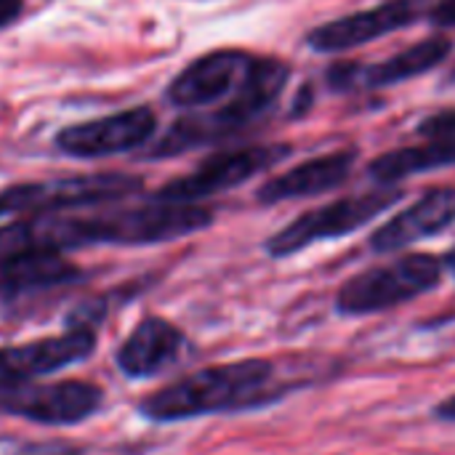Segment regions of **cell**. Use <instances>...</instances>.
I'll use <instances>...</instances> for the list:
<instances>
[{"mask_svg":"<svg viewBox=\"0 0 455 455\" xmlns=\"http://www.w3.org/2000/svg\"><path fill=\"white\" fill-rule=\"evenodd\" d=\"M280 368L272 360H237L189 373L141 403L152 421H184L211 413H243L277 403L288 387L277 384Z\"/></svg>","mask_w":455,"mask_h":455,"instance_id":"1","label":"cell"},{"mask_svg":"<svg viewBox=\"0 0 455 455\" xmlns=\"http://www.w3.org/2000/svg\"><path fill=\"white\" fill-rule=\"evenodd\" d=\"M443 272L445 261L432 253H411L392 264L371 267L341 285L336 309L347 317H365L395 309L437 288Z\"/></svg>","mask_w":455,"mask_h":455,"instance_id":"2","label":"cell"},{"mask_svg":"<svg viewBox=\"0 0 455 455\" xmlns=\"http://www.w3.org/2000/svg\"><path fill=\"white\" fill-rule=\"evenodd\" d=\"M400 200H403L400 189H381V192H365L357 197H341L323 208L307 211L267 240V253L272 259H288L315 243L352 235L363 229L365 224H371L376 216L387 213Z\"/></svg>","mask_w":455,"mask_h":455,"instance_id":"3","label":"cell"},{"mask_svg":"<svg viewBox=\"0 0 455 455\" xmlns=\"http://www.w3.org/2000/svg\"><path fill=\"white\" fill-rule=\"evenodd\" d=\"M139 189H141V179L131 173H91V176L16 184L0 192V216L3 213H56L64 208L99 205V203L128 197Z\"/></svg>","mask_w":455,"mask_h":455,"instance_id":"4","label":"cell"},{"mask_svg":"<svg viewBox=\"0 0 455 455\" xmlns=\"http://www.w3.org/2000/svg\"><path fill=\"white\" fill-rule=\"evenodd\" d=\"M291 155L288 144H264V147H243L232 152H219L208 157L195 173L184 179H173L165 187L155 192V203H179V205H195L203 197L235 189L245 181H251L256 173L275 168Z\"/></svg>","mask_w":455,"mask_h":455,"instance_id":"5","label":"cell"},{"mask_svg":"<svg viewBox=\"0 0 455 455\" xmlns=\"http://www.w3.org/2000/svg\"><path fill=\"white\" fill-rule=\"evenodd\" d=\"M213 224V213L200 205L179 203H155L136 211H123L112 216L88 219L91 243H115V245H152L187 237Z\"/></svg>","mask_w":455,"mask_h":455,"instance_id":"6","label":"cell"},{"mask_svg":"<svg viewBox=\"0 0 455 455\" xmlns=\"http://www.w3.org/2000/svg\"><path fill=\"white\" fill-rule=\"evenodd\" d=\"M101 389L88 381H59V384H16L0 389V411L48 424L64 427L77 424L99 411Z\"/></svg>","mask_w":455,"mask_h":455,"instance_id":"7","label":"cell"},{"mask_svg":"<svg viewBox=\"0 0 455 455\" xmlns=\"http://www.w3.org/2000/svg\"><path fill=\"white\" fill-rule=\"evenodd\" d=\"M424 13H429V0H387L376 8L357 11L333 19L323 27H315L307 35V43L317 53H341L371 40L387 37L397 29H405Z\"/></svg>","mask_w":455,"mask_h":455,"instance_id":"8","label":"cell"},{"mask_svg":"<svg viewBox=\"0 0 455 455\" xmlns=\"http://www.w3.org/2000/svg\"><path fill=\"white\" fill-rule=\"evenodd\" d=\"M157 128V117L149 107H133L109 117L69 125L56 136L59 152L69 157H107L141 147Z\"/></svg>","mask_w":455,"mask_h":455,"instance_id":"9","label":"cell"},{"mask_svg":"<svg viewBox=\"0 0 455 455\" xmlns=\"http://www.w3.org/2000/svg\"><path fill=\"white\" fill-rule=\"evenodd\" d=\"M256 56L245 51H211L195 59L168 88V101L184 109H197L232 96L248 77Z\"/></svg>","mask_w":455,"mask_h":455,"instance_id":"10","label":"cell"},{"mask_svg":"<svg viewBox=\"0 0 455 455\" xmlns=\"http://www.w3.org/2000/svg\"><path fill=\"white\" fill-rule=\"evenodd\" d=\"M93 347H96V336L83 325L72 328L64 336H51L21 347H5L0 349V389L29 384L40 376L69 368L85 360L93 352Z\"/></svg>","mask_w":455,"mask_h":455,"instance_id":"11","label":"cell"},{"mask_svg":"<svg viewBox=\"0 0 455 455\" xmlns=\"http://www.w3.org/2000/svg\"><path fill=\"white\" fill-rule=\"evenodd\" d=\"M80 245H93L88 219L40 213L35 219L0 227V264L37 253H61Z\"/></svg>","mask_w":455,"mask_h":455,"instance_id":"12","label":"cell"},{"mask_svg":"<svg viewBox=\"0 0 455 455\" xmlns=\"http://www.w3.org/2000/svg\"><path fill=\"white\" fill-rule=\"evenodd\" d=\"M451 224H455V189L437 187L424 192L411 208L379 227L371 237V248L373 253H395L445 232Z\"/></svg>","mask_w":455,"mask_h":455,"instance_id":"13","label":"cell"},{"mask_svg":"<svg viewBox=\"0 0 455 455\" xmlns=\"http://www.w3.org/2000/svg\"><path fill=\"white\" fill-rule=\"evenodd\" d=\"M355 160H357V149H341V152L312 157V160L269 179L267 184H261L259 200L272 205V203L312 197V195H323L328 189H336L349 179Z\"/></svg>","mask_w":455,"mask_h":455,"instance_id":"14","label":"cell"},{"mask_svg":"<svg viewBox=\"0 0 455 455\" xmlns=\"http://www.w3.org/2000/svg\"><path fill=\"white\" fill-rule=\"evenodd\" d=\"M181 347L184 333L173 323L163 317H147L120 347L117 365L131 379H147L173 365L181 355Z\"/></svg>","mask_w":455,"mask_h":455,"instance_id":"15","label":"cell"},{"mask_svg":"<svg viewBox=\"0 0 455 455\" xmlns=\"http://www.w3.org/2000/svg\"><path fill=\"white\" fill-rule=\"evenodd\" d=\"M453 51V43L445 35L437 37H427L400 53H395L392 59L373 64V67H363L360 69V85L365 88H389L397 85L403 80L419 77L429 69H435L437 64H443Z\"/></svg>","mask_w":455,"mask_h":455,"instance_id":"16","label":"cell"},{"mask_svg":"<svg viewBox=\"0 0 455 455\" xmlns=\"http://www.w3.org/2000/svg\"><path fill=\"white\" fill-rule=\"evenodd\" d=\"M445 165H455V139H437L427 147L392 149L368 165V176L379 184H397L405 176L427 173Z\"/></svg>","mask_w":455,"mask_h":455,"instance_id":"17","label":"cell"},{"mask_svg":"<svg viewBox=\"0 0 455 455\" xmlns=\"http://www.w3.org/2000/svg\"><path fill=\"white\" fill-rule=\"evenodd\" d=\"M80 269L61 259V253H37L0 264V291L48 288L77 280Z\"/></svg>","mask_w":455,"mask_h":455,"instance_id":"18","label":"cell"},{"mask_svg":"<svg viewBox=\"0 0 455 455\" xmlns=\"http://www.w3.org/2000/svg\"><path fill=\"white\" fill-rule=\"evenodd\" d=\"M419 133L437 141V139H455V109H443L437 115H429L421 120Z\"/></svg>","mask_w":455,"mask_h":455,"instance_id":"19","label":"cell"},{"mask_svg":"<svg viewBox=\"0 0 455 455\" xmlns=\"http://www.w3.org/2000/svg\"><path fill=\"white\" fill-rule=\"evenodd\" d=\"M429 19L435 27H455V0H437L429 8Z\"/></svg>","mask_w":455,"mask_h":455,"instance_id":"20","label":"cell"},{"mask_svg":"<svg viewBox=\"0 0 455 455\" xmlns=\"http://www.w3.org/2000/svg\"><path fill=\"white\" fill-rule=\"evenodd\" d=\"M13 455H77V451H72L69 445L51 443V445H21Z\"/></svg>","mask_w":455,"mask_h":455,"instance_id":"21","label":"cell"},{"mask_svg":"<svg viewBox=\"0 0 455 455\" xmlns=\"http://www.w3.org/2000/svg\"><path fill=\"white\" fill-rule=\"evenodd\" d=\"M21 13V0H0V27L11 24Z\"/></svg>","mask_w":455,"mask_h":455,"instance_id":"22","label":"cell"},{"mask_svg":"<svg viewBox=\"0 0 455 455\" xmlns=\"http://www.w3.org/2000/svg\"><path fill=\"white\" fill-rule=\"evenodd\" d=\"M435 419H440V421H455V395H451L448 400H443L435 408Z\"/></svg>","mask_w":455,"mask_h":455,"instance_id":"23","label":"cell"},{"mask_svg":"<svg viewBox=\"0 0 455 455\" xmlns=\"http://www.w3.org/2000/svg\"><path fill=\"white\" fill-rule=\"evenodd\" d=\"M448 267L453 269V275H455V248L451 251V256H448Z\"/></svg>","mask_w":455,"mask_h":455,"instance_id":"24","label":"cell"}]
</instances>
